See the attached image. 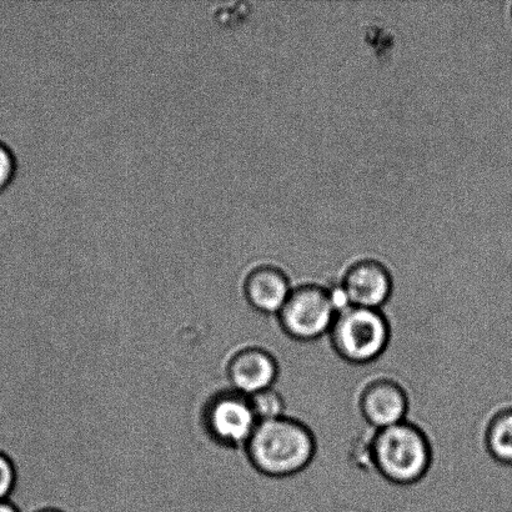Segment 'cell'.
<instances>
[{"label":"cell","mask_w":512,"mask_h":512,"mask_svg":"<svg viewBox=\"0 0 512 512\" xmlns=\"http://www.w3.org/2000/svg\"><path fill=\"white\" fill-rule=\"evenodd\" d=\"M331 348L345 363L368 365L388 349L391 325L383 310L346 306L329 331Z\"/></svg>","instance_id":"3"},{"label":"cell","mask_w":512,"mask_h":512,"mask_svg":"<svg viewBox=\"0 0 512 512\" xmlns=\"http://www.w3.org/2000/svg\"><path fill=\"white\" fill-rule=\"evenodd\" d=\"M18 485V471L7 455L0 453V501L12 498Z\"/></svg>","instance_id":"12"},{"label":"cell","mask_w":512,"mask_h":512,"mask_svg":"<svg viewBox=\"0 0 512 512\" xmlns=\"http://www.w3.org/2000/svg\"><path fill=\"white\" fill-rule=\"evenodd\" d=\"M356 408L371 430H381L408 420L410 398L399 380L378 375L360 386Z\"/></svg>","instance_id":"6"},{"label":"cell","mask_w":512,"mask_h":512,"mask_svg":"<svg viewBox=\"0 0 512 512\" xmlns=\"http://www.w3.org/2000/svg\"><path fill=\"white\" fill-rule=\"evenodd\" d=\"M37 512H64V511L55 509V508H44V509H40Z\"/></svg>","instance_id":"16"},{"label":"cell","mask_w":512,"mask_h":512,"mask_svg":"<svg viewBox=\"0 0 512 512\" xmlns=\"http://www.w3.org/2000/svg\"><path fill=\"white\" fill-rule=\"evenodd\" d=\"M339 311L331 288L308 283L293 286L276 319L288 338L311 343L329 334Z\"/></svg>","instance_id":"4"},{"label":"cell","mask_w":512,"mask_h":512,"mask_svg":"<svg viewBox=\"0 0 512 512\" xmlns=\"http://www.w3.org/2000/svg\"><path fill=\"white\" fill-rule=\"evenodd\" d=\"M225 374L232 390L252 396L274 388L280 365L276 356L264 346L245 345L230 355Z\"/></svg>","instance_id":"7"},{"label":"cell","mask_w":512,"mask_h":512,"mask_svg":"<svg viewBox=\"0 0 512 512\" xmlns=\"http://www.w3.org/2000/svg\"><path fill=\"white\" fill-rule=\"evenodd\" d=\"M293 286L289 276L278 266H256L245 276L244 298L255 311L264 315H278L288 300Z\"/></svg>","instance_id":"9"},{"label":"cell","mask_w":512,"mask_h":512,"mask_svg":"<svg viewBox=\"0 0 512 512\" xmlns=\"http://www.w3.org/2000/svg\"><path fill=\"white\" fill-rule=\"evenodd\" d=\"M0 512H20L10 501H0Z\"/></svg>","instance_id":"15"},{"label":"cell","mask_w":512,"mask_h":512,"mask_svg":"<svg viewBox=\"0 0 512 512\" xmlns=\"http://www.w3.org/2000/svg\"><path fill=\"white\" fill-rule=\"evenodd\" d=\"M484 445L496 463L512 465V406L491 416L485 428Z\"/></svg>","instance_id":"10"},{"label":"cell","mask_w":512,"mask_h":512,"mask_svg":"<svg viewBox=\"0 0 512 512\" xmlns=\"http://www.w3.org/2000/svg\"><path fill=\"white\" fill-rule=\"evenodd\" d=\"M17 173V158L12 148L0 140V192L9 187Z\"/></svg>","instance_id":"13"},{"label":"cell","mask_w":512,"mask_h":512,"mask_svg":"<svg viewBox=\"0 0 512 512\" xmlns=\"http://www.w3.org/2000/svg\"><path fill=\"white\" fill-rule=\"evenodd\" d=\"M204 425L218 443L227 448L244 449L258 425V419L248 396L230 389L209 401L204 411Z\"/></svg>","instance_id":"5"},{"label":"cell","mask_w":512,"mask_h":512,"mask_svg":"<svg viewBox=\"0 0 512 512\" xmlns=\"http://www.w3.org/2000/svg\"><path fill=\"white\" fill-rule=\"evenodd\" d=\"M248 398L258 423L278 419L280 416L286 415V404L283 395L275 388L260 391L258 394L248 396Z\"/></svg>","instance_id":"11"},{"label":"cell","mask_w":512,"mask_h":512,"mask_svg":"<svg viewBox=\"0 0 512 512\" xmlns=\"http://www.w3.org/2000/svg\"><path fill=\"white\" fill-rule=\"evenodd\" d=\"M371 471L388 483L410 486L429 474L434 449L428 434L409 420L371 431Z\"/></svg>","instance_id":"2"},{"label":"cell","mask_w":512,"mask_h":512,"mask_svg":"<svg viewBox=\"0 0 512 512\" xmlns=\"http://www.w3.org/2000/svg\"><path fill=\"white\" fill-rule=\"evenodd\" d=\"M339 286L348 306L376 310H383L394 290L389 269L373 259L359 260L349 266Z\"/></svg>","instance_id":"8"},{"label":"cell","mask_w":512,"mask_h":512,"mask_svg":"<svg viewBox=\"0 0 512 512\" xmlns=\"http://www.w3.org/2000/svg\"><path fill=\"white\" fill-rule=\"evenodd\" d=\"M371 430L368 434H363L360 439L355 440L353 448H351V460L361 470H371L370 458V436Z\"/></svg>","instance_id":"14"},{"label":"cell","mask_w":512,"mask_h":512,"mask_svg":"<svg viewBox=\"0 0 512 512\" xmlns=\"http://www.w3.org/2000/svg\"><path fill=\"white\" fill-rule=\"evenodd\" d=\"M244 451L259 474L285 479L309 468L318 453V441L303 420L284 415L258 423Z\"/></svg>","instance_id":"1"}]
</instances>
